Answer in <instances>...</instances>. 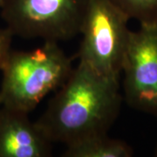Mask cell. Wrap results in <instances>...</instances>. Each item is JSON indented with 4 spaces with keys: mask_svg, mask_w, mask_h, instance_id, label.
I'll use <instances>...</instances> for the list:
<instances>
[{
    "mask_svg": "<svg viewBox=\"0 0 157 157\" xmlns=\"http://www.w3.org/2000/svg\"><path fill=\"white\" fill-rule=\"evenodd\" d=\"M129 19L140 25H157V0H109Z\"/></svg>",
    "mask_w": 157,
    "mask_h": 157,
    "instance_id": "ba28073f",
    "label": "cell"
},
{
    "mask_svg": "<svg viewBox=\"0 0 157 157\" xmlns=\"http://www.w3.org/2000/svg\"><path fill=\"white\" fill-rule=\"evenodd\" d=\"M121 73L127 104L157 116V25L131 32Z\"/></svg>",
    "mask_w": 157,
    "mask_h": 157,
    "instance_id": "5b68a950",
    "label": "cell"
},
{
    "mask_svg": "<svg viewBox=\"0 0 157 157\" xmlns=\"http://www.w3.org/2000/svg\"><path fill=\"white\" fill-rule=\"evenodd\" d=\"M92 0H4L1 17L14 36L59 42L79 35Z\"/></svg>",
    "mask_w": 157,
    "mask_h": 157,
    "instance_id": "3957f363",
    "label": "cell"
},
{
    "mask_svg": "<svg viewBox=\"0 0 157 157\" xmlns=\"http://www.w3.org/2000/svg\"><path fill=\"white\" fill-rule=\"evenodd\" d=\"M27 113L0 106V157H47L52 141Z\"/></svg>",
    "mask_w": 157,
    "mask_h": 157,
    "instance_id": "8992f818",
    "label": "cell"
},
{
    "mask_svg": "<svg viewBox=\"0 0 157 157\" xmlns=\"http://www.w3.org/2000/svg\"><path fill=\"white\" fill-rule=\"evenodd\" d=\"M65 157H131L132 147L126 141L114 139L106 134L86 136L66 145Z\"/></svg>",
    "mask_w": 157,
    "mask_h": 157,
    "instance_id": "52a82bcc",
    "label": "cell"
},
{
    "mask_svg": "<svg viewBox=\"0 0 157 157\" xmlns=\"http://www.w3.org/2000/svg\"><path fill=\"white\" fill-rule=\"evenodd\" d=\"M122 100L120 78L101 75L78 62L35 122L50 141L67 145L108 133Z\"/></svg>",
    "mask_w": 157,
    "mask_h": 157,
    "instance_id": "6da1fadb",
    "label": "cell"
},
{
    "mask_svg": "<svg viewBox=\"0 0 157 157\" xmlns=\"http://www.w3.org/2000/svg\"><path fill=\"white\" fill-rule=\"evenodd\" d=\"M129 20L109 0H92L79 33L78 62L106 77L121 78L132 32Z\"/></svg>",
    "mask_w": 157,
    "mask_h": 157,
    "instance_id": "277c9868",
    "label": "cell"
},
{
    "mask_svg": "<svg viewBox=\"0 0 157 157\" xmlns=\"http://www.w3.org/2000/svg\"><path fill=\"white\" fill-rule=\"evenodd\" d=\"M72 60L54 41L32 51L11 50L1 70L0 106L29 113L64 84Z\"/></svg>",
    "mask_w": 157,
    "mask_h": 157,
    "instance_id": "7a4b0ae2",
    "label": "cell"
},
{
    "mask_svg": "<svg viewBox=\"0 0 157 157\" xmlns=\"http://www.w3.org/2000/svg\"><path fill=\"white\" fill-rule=\"evenodd\" d=\"M3 2H4V0H0V8H1V6L3 5Z\"/></svg>",
    "mask_w": 157,
    "mask_h": 157,
    "instance_id": "8fae6325",
    "label": "cell"
},
{
    "mask_svg": "<svg viewBox=\"0 0 157 157\" xmlns=\"http://www.w3.org/2000/svg\"><path fill=\"white\" fill-rule=\"evenodd\" d=\"M14 35L7 27H0V71L3 69L11 51V42Z\"/></svg>",
    "mask_w": 157,
    "mask_h": 157,
    "instance_id": "9c48e42d",
    "label": "cell"
},
{
    "mask_svg": "<svg viewBox=\"0 0 157 157\" xmlns=\"http://www.w3.org/2000/svg\"><path fill=\"white\" fill-rule=\"evenodd\" d=\"M154 155L157 157V143L155 145V151H154Z\"/></svg>",
    "mask_w": 157,
    "mask_h": 157,
    "instance_id": "30bf717a",
    "label": "cell"
}]
</instances>
